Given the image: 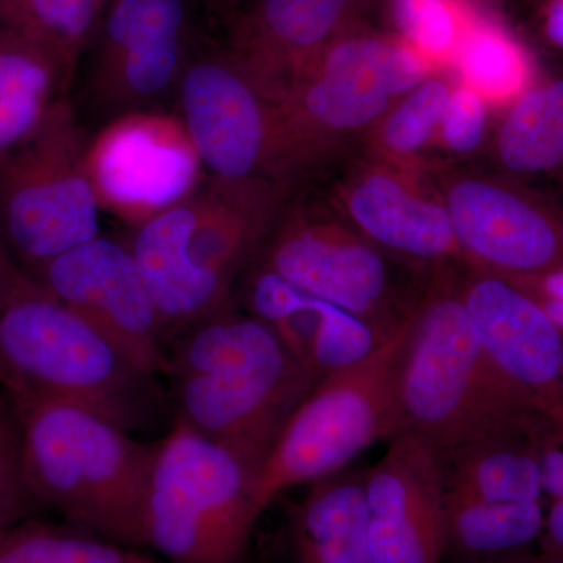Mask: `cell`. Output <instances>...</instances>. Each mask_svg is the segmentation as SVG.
Segmentation results:
<instances>
[{"mask_svg":"<svg viewBox=\"0 0 563 563\" xmlns=\"http://www.w3.org/2000/svg\"><path fill=\"white\" fill-rule=\"evenodd\" d=\"M165 377L174 420L228 448L257 479L320 384L268 325L236 306L172 333Z\"/></svg>","mask_w":563,"mask_h":563,"instance_id":"1","label":"cell"},{"mask_svg":"<svg viewBox=\"0 0 563 563\" xmlns=\"http://www.w3.org/2000/svg\"><path fill=\"white\" fill-rule=\"evenodd\" d=\"M0 387L13 402L73 404L129 433L173 424L168 390L27 274L0 303Z\"/></svg>","mask_w":563,"mask_h":563,"instance_id":"2","label":"cell"},{"mask_svg":"<svg viewBox=\"0 0 563 563\" xmlns=\"http://www.w3.org/2000/svg\"><path fill=\"white\" fill-rule=\"evenodd\" d=\"M25 481L41 509L113 542L141 547V506L157 442L57 401L14 402Z\"/></svg>","mask_w":563,"mask_h":563,"instance_id":"3","label":"cell"},{"mask_svg":"<svg viewBox=\"0 0 563 563\" xmlns=\"http://www.w3.org/2000/svg\"><path fill=\"white\" fill-rule=\"evenodd\" d=\"M542 415L488 357L461 296L415 312L398 384V435L437 454L499 432L526 431Z\"/></svg>","mask_w":563,"mask_h":563,"instance_id":"4","label":"cell"},{"mask_svg":"<svg viewBox=\"0 0 563 563\" xmlns=\"http://www.w3.org/2000/svg\"><path fill=\"white\" fill-rule=\"evenodd\" d=\"M255 487L257 476L228 448L174 420L144 488L141 547L168 563H244L262 517Z\"/></svg>","mask_w":563,"mask_h":563,"instance_id":"5","label":"cell"},{"mask_svg":"<svg viewBox=\"0 0 563 563\" xmlns=\"http://www.w3.org/2000/svg\"><path fill=\"white\" fill-rule=\"evenodd\" d=\"M244 181L211 177L184 201L136 225L129 243L166 339L236 306L235 288L261 228L244 213Z\"/></svg>","mask_w":563,"mask_h":563,"instance_id":"6","label":"cell"},{"mask_svg":"<svg viewBox=\"0 0 563 563\" xmlns=\"http://www.w3.org/2000/svg\"><path fill=\"white\" fill-rule=\"evenodd\" d=\"M415 312L368 357L322 379L292 413L257 479L262 514L282 493L342 472L366 448L398 435L399 374Z\"/></svg>","mask_w":563,"mask_h":563,"instance_id":"7","label":"cell"},{"mask_svg":"<svg viewBox=\"0 0 563 563\" xmlns=\"http://www.w3.org/2000/svg\"><path fill=\"white\" fill-rule=\"evenodd\" d=\"M88 146L68 98L0 161V244L25 274L99 235Z\"/></svg>","mask_w":563,"mask_h":563,"instance_id":"8","label":"cell"},{"mask_svg":"<svg viewBox=\"0 0 563 563\" xmlns=\"http://www.w3.org/2000/svg\"><path fill=\"white\" fill-rule=\"evenodd\" d=\"M29 277L144 373L168 372L166 331L129 244L98 235Z\"/></svg>","mask_w":563,"mask_h":563,"instance_id":"9","label":"cell"},{"mask_svg":"<svg viewBox=\"0 0 563 563\" xmlns=\"http://www.w3.org/2000/svg\"><path fill=\"white\" fill-rule=\"evenodd\" d=\"M198 7V0H110L88 47L96 99L135 110L179 85Z\"/></svg>","mask_w":563,"mask_h":563,"instance_id":"10","label":"cell"},{"mask_svg":"<svg viewBox=\"0 0 563 563\" xmlns=\"http://www.w3.org/2000/svg\"><path fill=\"white\" fill-rule=\"evenodd\" d=\"M88 169L101 206L124 220H151L198 190L201 161L181 121L128 113L88 146Z\"/></svg>","mask_w":563,"mask_h":563,"instance_id":"11","label":"cell"},{"mask_svg":"<svg viewBox=\"0 0 563 563\" xmlns=\"http://www.w3.org/2000/svg\"><path fill=\"white\" fill-rule=\"evenodd\" d=\"M365 490L374 563H442L446 501L429 444L410 433L393 437L383 459L366 468Z\"/></svg>","mask_w":563,"mask_h":563,"instance_id":"12","label":"cell"},{"mask_svg":"<svg viewBox=\"0 0 563 563\" xmlns=\"http://www.w3.org/2000/svg\"><path fill=\"white\" fill-rule=\"evenodd\" d=\"M181 124L211 177L247 180L265 152L268 125L244 68L231 54L188 58L179 85Z\"/></svg>","mask_w":563,"mask_h":563,"instance_id":"13","label":"cell"},{"mask_svg":"<svg viewBox=\"0 0 563 563\" xmlns=\"http://www.w3.org/2000/svg\"><path fill=\"white\" fill-rule=\"evenodd\" d=\"M488 357L543 415L563 396V332L542 306L496 274L461 295Z\"/></svg>","mask_w":563,"mask_h":563,"instance_id":"14","label":"cell"},{"mask_svg":"<svg viewBox=\"0 0 563 563\" xmlns=\"http://www.w3.org/2000/svg\"><path fill=\"white\" fill-rule=\"evenodd\" d=\"M450 218L455 242L496 276L536 279L563 268V220L517 192L462 181Z\"/></svg>","mask_w":563,"mask_h":563,"instance_id":"15","label":"cell"},{"mask_svg":"<svg viewBox=\"0 0 563 563\" xmlns=\"http://www.w3.org/2000/svg\"><path fill=\"white\" fill-rule=\"evenodd\" d=\"M244 306L318 383L368 357L385 342L368 322L261 266L244 285Z\"/></svg>","mask_w":563,"mask_h":563,"instance_id":"16","label":"cell"},{"mask_svg":"<svg viewBox=\"0 0 563 563\" xmlns=\"http://www.w3.org/2000/svg\"><path fill=\"white\" fill-rule=\"evenodd\" d=\"M261 268L355 314L384 340L399 328L384 320L387 268L366 244L320 231L287 232L272 244Z\"/></svg>","mask_w":563,"mask_h":563,"instance_id":"17","label":"cell"},{"mask_svg":"<svg viewBox=\"0 0 563 563\" xmlns=\"http://www.w3.org/2000/svg\"><path fill=\"white\" fill-rule=\"evenodd\" d=\"M424 76L420 58L398 44L352 38L335 44L322 60L320 76L303 91L309 120L333 129L368 124L388 98L409 90Z\"/></svg>","mask_w":563,"mask_h":563,"instance_id":"18","label":"cell"},{"mask_svg":"<svg viewBox=\"0 0 563 563\" xmlns=\"http://www.w3.org/2000/svg\"><path fill=\"white\" fill-rule=\"evenodd\" d=\"M365 474L344 468L309 484L291 510L292 563H374Z\"/></svg>","mask_w":563,"mask_h":563,"instance_id":"19","label":"cell"},{"mask_svg":"<svg viewBox=\"0 0 563 563\" xmlns=\"http://www.w3.org/2000/svg\"><path fill=\"white\" fill-rule=\"evenodd\" d=\"M531 428L495 433L437 454L444 499L479 503L540 501L543 490Z\"/></svg>","mask_w":563,"mask_h":563,"instance_id":"20","label":"cell"},{"mask_svg":"<svg viewBox=\"0 0 563 563\" xmlns=\"http://www.w3.org/2000/svg\"><path fill=\"white\" fill-rule=\"evenodd\" d=\"M73 74L49 49L0 25V161L43 128Z\"/></svg>","mask_w":563,"mask_h":563,"instance_id":"21","label":"cell"},{"mask_svg":"<svg viewBox=\"0 0 563 563\" xmlns=\"http://www.w3.org/2000/svg\"><path fill=\"white\" fill-rule=\"evenodd\" d=\"M351 211L374 242L410 257H444L457 243L446 210L418 201L384 176L358 185L351 196Z\"/></svg>","mask_w":563,"mask_h":563,"instance_id":"22","label":"cell"},{"mask_svg":"<svg viewBox=\"0 0 563 563\" xmlns=\"http://www.w3.org/2000/svg\"><path fill=\"white\" fill-rule=\"evenodd\" d=\"M346 9L344 0H257L254 9L235 21L232 57L302 58L331 36Z\"/></svg>","mask_w":563,"mask_h":563,"instance_id":"23","label":"cell"},{"mask_svg":"<svg viewBox=\"0 0 563 563\" xmlns=\"http://www.w3.org/2000/svg\"><path fill=\"white\" fill-rule=\"evenodd\" d=\"M444 501L448 553L462 561L498 563L539 542L544 523L540 501Z\"/></svg>","mask_w":563,"mask_h":563,"instance_id":"24","label":"cell"},{"mask_svg":"<svg viewBox=\"0 0 563 563\" xmlns=\"http://www.w3.org/2000/svg\"><path fill=\"white\" fill-rule=\"evenodd\" d=\"M498 154L518 174L563 166V77L531 88L515 102L499 132Z\"/></svg>","mask_w":563,"mask_h":563,"instance_id":"25","label":"cell"},{"mask_svg":"<svg viewBox=\"0 0 563 563\" xmlns=\"http://www.w3.org/2000/svg\"><path fill=\"white\" fill-rule=\"evenodd\" d=\"M0 563H162L140 548L79 528L27 518L0 528Z\"/></svg>","mask_w":563,"mask_h":563,"instance_id":"26","label":"cell"},{"mask_svg":"<svg viewBox=\"0 0 563 563\" xmlns=\"http://www.w3.org/2000/svg\"><path fill=\"white\" fill-rule=\"evenodd\" d=\"M96 0H0V25L35 41L76 68L101 20Z\"/></svg>","mask_w":563,"mask_h":563,"instance_id":"27","label":"cell"},{"mask_svg":"<svg viewBox=\"0 0 563 563\" xmlns=\"http://www.w3.org/2000/svg\"><path fill=\"white\" fill-rule=\"evenodd\" d=\"M462 68L474 88L495 99L514 96L529 79L523 51L493 29H479L465 40Z\"/></svg>","mask_w":563,"mask_h":563,"instance_id":"28","label":"cell"},{"mask_svg":"<svg viewBox=\"0 0 563 563\" xmlns=\"http://www.w3.org/2000/svg\"><path fill=\"white\" fill-rule=\"evenodd\" d=\"M40 510L25 481L20 413L13 399L0 390V528L35 517Z\"/></svg>","mask_w":563,"mask_h":563,"instance_id":"29","label":"cell"},{"mask_svg":"<svg viewBox=\"0 0 563 563\" xmlns=\"http://www.w3.org/2000/svg\"><path fill=\"white\" fill-rule=\"evenodd\" d=\"M450 95L440 81H428L393 113L385 125V141L395 151L418 150L443 120Z\"/></svg>","mask_w":563,"mask_h":563,"instance_id":"30","label":"cell"},{"mask_svg":"<svg viewBox=\"0 0 563 563\" xmlns=\"http://www.w3.org/2000/svg\"><path fill=\"white\" fill-rule=\"evenodd\" d=\"M485 132V109L479 96L472 90H459L450 96L443 114V136L448 146L457 152L476 150Z\"/></svg>","mask_w":563,"mask_h":563,"instance_id":"31","label":"cell"},{"mask_svg":"<svg viewBox=\"0 0 563 563\" xmlns=\"http://www.w3.org/2000/svg\"><path fill=\"white\" fill-rule=\"evenodd\" d=\"M398 22L402 31L429 54H442L453 44V13L443 0L422 2L399 18Z\"/></svg>","mask_w":563,"mask_h":563,"instance_id":"32","label":"cell"},{"mask_svg":"<svg viewBox=\"0 0 563 563\" xmlns=\"http://www.w3.org/2000/svg\"><path fill=\"white\" fill-rule=\"evenodd\" d=\"M540 484L543 495L551 499L563 498V437L547 415H540L531 428Z\"/></svg>","mask_w":563,"mask_h":563,"instance_id":"33","label":"cell"},{"mask_svg":"<svg viewBox=\"0 0 563 563\" xmlns=\"http://www.w3.org/2000/svg\"><path fill=\"white\" fill-rule=\"evenodd\" d=\"M539 553L563 563V498L553 499L550 510L544 514Z\"/></svg>","mask_w":563,"mask_h":563,"instance_id":"34","label":"cell"},{"mask_svg":"<svg viewBox=\"0 0 563 563\" xmlns=\"http://www.w3.org/2000/svg\"><path fill=\"white\" fill-rule=\"evenodd\" d=\"M543 32L553 46L563 51V0H548L543 11Z\"/></svg>","mask_w":563,"mask_h":563,"instance_id":"35","label":"cell"},{"mask_svg":"<svg viewBox=\"0 0 563 563\" xmlns=\"http://www.w3.org/2000/svg\"><path fill=\"white\" fill-rule=\"evenodd\" d=\"M24 272L10 257L9 252L0 244V303L16 287L18 282L24 276Z\"/></svg>","mask_w":563,"mask_h":563,"instance_id":"36","label":"cell"},{"mask_svg":"<svg viewBox=\"0 0 563 563\" xmlns=\"http://www.w3.org/2000/svg\"><path fill=\"white\" fill-rule=\"evenodd\" d=\"M209 14H228L231 13L235 0H198Z\"/></svg>","mask_w":563,"mask_h":563,"instance_id":"37","label":"cell"},{"mask_svg":"<svg viewBox=\"0 0 563 563\" xmlns=\"http://www.w3.org/2000/svg\"><path fill=\"white\" fill-rule=\"evenodd\" d=\"M498 563H561L558 561H553V559L544 558L543 554H523L518 555V558L507 559V561L498 562Z\"/></svg>","mask_w":563,"mask_h":563,"instance_id":"38","label":"cell"},{"mask_svg":"<svg viewBox=\"0 0 563 563\" xmlns=\"http://www.w3.org/2000/svg\"><path fill=\"white\" fill-rule=\"evenodd\" d=\"M422 2H428V0H395L396 18L399 20L404 14L409 13L413 7L420 5Z\"/></svg>","mask_w":563,"mask_h":563,"instance_id":"39","label":"cell"},{"mask_svg":"<svg viewBox=\"0 0 563 563\" xmlns=\"http://www.w3.org/2000/svg\"><path fill=\"white\" fill-rule=\"evenodd\" d=\"M96 2H98L99 9H101V11H102L103 7H106L107 3L110 2V0H96Z\"/></svg>","mask_w":563,"mask_h":563,"instance_id":"40","label":"cell"}]
</instances>
